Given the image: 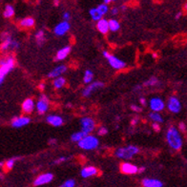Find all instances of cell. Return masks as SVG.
<instances>
[{
	"instance_id": "cell-1",
	"label": "cell",
	"mask_w": 187,
	"mask_h": 187,
	"mask_svg": "<svg viewBox=\"0 0 187 187\" xmlns=\"http://www.w3.org/2000/svg\"><path fill=\"white\" fill-rule=\"evenodd\" d=\"M166 140L169 144V146L171 147L172 149L179 151L181 147H182V139L181 136L179 132V130L174 127L171 126L166 133Z\"/></svg>"
},
{
	"instance_id": "cell-2",
	"label": "cell",
	"mask_w": 187,
	"mask_h": 187,
	"mask_svg": "<svg viewBox=\"0 0 187 187\" xmlns=\"http://www.w3.org/2000/svg\"><path fill=\"white\" fill-rule=\"evenodd\" d=\"M15 66H16V60L11 56L1 60V63H0V83L1 84L3 83L5 77L11 71H12Z\"/></svg>"
},
{
	"instance_id": "cell-3",
	"label": "cell",
	"mask_w": 187,
	"mask_h": 187,
	"mask_svg": "<svg viewBox=\"0 0 187 187\" xmlns=\"http://www.w3.org/2000/svg\"><path fill=\"white\" fill-rule=\"evenodd\" d=\"M139 152V148L135 145H128L122 148H118L115 152V156L118 158L122 159H131L134 156Z\"/></svg>"
},
{
	"instance_id": "cell-4",
	"label": "cell",
	"mask_w": 187,
	"mask_h": 187,
	"mask_svg": "<svg viewBox=\"0 0 187 187\" xmlns=\"http://www.w3.org/2000/svg\"><path fill=\"white\" fill-rule=\"evenodd\" d=\"M98 144H99L98 139L96 137L90 136V135H87L85 138H83L81 140H79L77 142L79 148H81L83 150H87V151L96 149L98 146Z\"/></svg>"
},
{
	"instance_id": "cell-5",
	"label": "cell",
	"mask_w": 187,
	"mask_h": 187,
	"mask_svg": "<svg viewBox=\"0 0 187 187\" xmlns=\"http://www.w3.org/2000/svg\"><path fill=\"white\" fill-rule=\"evenodd\" d=\"M102 53H103L104 57L108 60V62H109V64H110V66L112 67V68H114L116 70H122L126 67V63L124 61L117 58L114 55H111V53L108 52L107 51H103Z\"/></svg>"
},
{
	"instance_id": "cell-6",
	"label": "cell",
	"mask_w": 187,
	"mask_h": 187,
	"mask_svg": "<svg viewBox=\"0 0 187 187\" xmlns=\"http://www.w3.org/2000/svg\"><path fill=\"white\" fill-rule=\"evenodd\" d=\"M80 124H81V130L87 134L92 133L96 128L95 120L91 117H82L80 119Z\"/></svg>"
},
{
	"instance_id": "cell-7",
	"label": "cell",
	"mask_w": 187,
	"mask_h": 187,
	"mask_svg": "<svg viewBox=\"0 0 187 187\" xmlns=\"http://www.w3.org/2000/svg\"><path fill=\"white\" fill-rule=\"evenodd\" d=\"M35 107H36V110H37L38 114H40V115L45 114L49 108V99L47 98V97L44 95L40 96Z\"/></svg>"
},
{
	"instance_id": "cell-8",
	"label": "cell",
	"mask_w": 187,
	"mask_h": 187,
	"mask_svg": "<svg viewBox=\"0 0 187 187\" xmlns=\"http://www.w3.org/2000/svg\"><path fill=\"white\" fill-rule=\"evenodd\" d=\"M167 107H168V110H169L171 113H174V114H178V113H180V110H181L180 101L176 97H171V98L168 99Z\"/></svg>"
},
{
	"instance_id": "cell-9",
	"label": "cell",
	"mask_w": 187,
	"mask_h": 187,
	"mask_svg": "<svg viewBox=\"0 0 187 187\" xmlns=\"http://www.w3.org/2000/svg\"><path fill=\"white\" fill-rule=\"evenodd\" d=\"M69 30H70V23L67 20H63L62 22L58 23L55 27V29H53V33H55L56 35H57V36H62Z\"/></svg>"
},
{
	"instance_id": "cell-10",
	"label": "cell",
	"mask_w": 187,
	"mask_h": 187,
	"mask_svg": "<svg viewBox=\"0 0 187 187\" xmlns=\"http://www.w3.org/2000/svg\"><path fill=\"white\" fill-rule=\"evenodd\" d=\"M53 179V175L51 173H45L42 175H39L34 181V186H40V185H44L49 182H51Z\"/></svg>"
},
{
	"instance_id": "cell-11",
	"label": "cell",
	"mask_w": 187,
	"mask_h": 187,
	"mask_svg": "<svg viewBox=\"0 0 187 187\" xmlns=\"http://www.w3.org/2000/svg\"><path fill=\"white\" fill-rule=\"evenodd\" d=\"M31 122V118L28 116H19V117H13L11 119V126L13 128H21L26 125H28Z\"/></svg>"
},
{
	"instance_id": "cell-12",
	"label": "cell",
	"mask_w": 187,
	"mask_h": 187,
	"mask_svg": "<svg viewBox=\"0 0 187 187\" xmlns=\"http://www.w3.org/2000/svg\"><path fill=\"white\" fill-rule=\"evenodd\" d=\"M150 108L155 111V112H160L164 109L165 104L163 102V100L159 98H153L150 100Z\"/></svg>"
},
{
	"instance_id": "cell-13",
	"label": "cell",
	"mask_w": 187,
	"mask_h": 187,
	"mask_svg": "<svg viewBox=\"0 0 187 187\" xmlns=\"http://www.w3.org/2000/svg\"><path fill=\"white\" fill-rule=\"evenodd\" d=\"M120 170H121L123 174H126V175H135V174L139 173V168L136 165L129 162H123L120 165Z\"/></svg>"
},
{
	"instance_id": "cell-14",
	"label": "cell",
	"mask_w": 187,
	"mask_h": 187,
	"mask_svg": "<svg viewBox=\"0 0 187 187\" xmlns=\"http://www.w3.org/2000/svg\"><path fill=\"white\" fill-rule=\"evenodd\" d=\"M103 85H104V84H103L102 82H100V81H95V82L90 83L89 86H87V87L83 90V92H82L83 97H85V98L90 97L91 94L93 93V91H95V90H97V89H99V88H102Z\"/></svg>"
},
{
	"instance_id": "cell-15",
	"label": "cell",
	"mask_w": 187,
	"mask_h": 187,
	"mask_svg": "<svg viewBox=\"0 0 187 187\" xmlns=\"http://www.w3.org/2000/svg\"><path fill=\"white\" fill-rule=\"evenodd\" d=\"M47 122L51 124L52 126L55 127H59L63 124V119L61 116L57 115H50L47 116Z\"/></svg>"
},
{
	"instance_id": "cell-16",
	"label": "cell",
	"mask_w": 187,
	"mask_h": 187,
	"mask_svg": "<svg viewBox=\"0 0 187 187\" xmlns=\"http://www.w3.org/2000/svg\"><path fill=\"white\" fill-rule=\"evenodd\" d=\"M97 174H98V169L94 166H86L81 170V172H80V175H81V177L84 179L96 176Z\"/></svg>"
},
{
	"instance_id": "cell-17",
	"label": "cell",
	"mask_w": 187,
	"mask_h": 187,
	"mask_svg": "<svg viewBox=\"0 0 187 187\" xmlns=\"http://www.w3.org/2000/svg\"><path fill=\"white\" fill-rule=\"evenodd\" d=\"M34 109V101L32 98H26L22 103V110L26 114H31Z\"/></svg>"
},
{
	"instance_id": "cell-18",
	"label": "cell",
	"mask_w": 187,
	"mask_h": 187,
	"mask_svg": "<svg viewBox=\"0 0 187 187\" xmlns=\"http://www.w3.org/2000/svg\"><path fill=\"white\" fill-rule=\"evenodd\" d=\"M97 28H98V30L101 34H107V33L109 32V30H110L109 21L106 20V19H103V18L99 19V20L98 21V23H97Z\"/></svg>"
},
{
	"instance_id": "cell-19",
	"label": "cell",
	"mask_w": 187,
	"mask_h": 187,
	"mask_svg": "<svg viewBox=\"0 0 187 187\" xmlns=\"http://www.w3.org/2000/svg\"><path fill=\"white\" fill-rule=\"evenodd\" d=\"M144 187H162L163 183L157 179H144L141 181Z\"/></svg>"
},
{
	"instance_id": "cell-20",
	"label": "cell",
	"mask_w": 187,
	"mask_h": 187,
	"mask_svg": "<svg viewBox=\"0 0 187 187\" xmlns=\"http://www.w3.org/2000/svg\"><path fill=\"white\" fill-rule=\"evenodd\" d=\"M66 70H67V68H66V66H64V65L57 66L52 71H51L48 74V76L51 77V78H57V77L60 76L62 74H64L66 72Z\"/></svg>"
},
{
	"instance_id": "cell-21",
	"label": "cell",
	"mask_w": 187,
	"mask_h": 187,
	"mask_svg": "<svg viewBox=\"0 0 187 187\" xmlns=\"http://www.w3.org/2000/svg\"><path fill=\"white\" fill-rule=\"evenodd\" d=\"M71 52V47L70 46H66L62 49H60L57 52V56H56V60H64L67 57L69 56V53Z\"/></svg>"
},
{
	"instance_id": "cell-22",
	"label": "cell",
	"mask_w": 187,
	"mask_h": 187,
	"mask_svg": "<svg viewBox=\"0 0 187 187\" xmlns=\"http://www.w3.org/2000/svg\"><path fill=\"white\" fill-rule=\"evenodd\" d=\"M89 13H90V16H91L92 19H93V20H96V21H98V20L101 19L102 16H103V15L99 11V10L98 9V7H97V8H92V9L90 10Z\"/></svg>"
},
{
	"instance_id": "cell-23",
	"label": "cell",
	"mask_w": 187,
	"mask_h": 187,
	"mask_svg": "<svg viewBox=\"0 0 187 187\" xmlns=\"http://www.w3.org/2000/svg\"><path fill=\"white\" fill-rule=\"evenodd\" d=\"M88 135L87 133H85L84 131H80V132H75L71 136V140L74 142H78L79 140H81L83 138H85Z\"/></svg>"
},
{
	"instance_id": "cell-24",
	"label": "cell",
	"mask_w": 187,
	"mask_h": 187,
	"mask_svg": "<svg viewBox=\"0 0 187 187\" xmlns=\"http://www.w3.org/2000/svg\"><path fill=\"white\" fill-rule=\"evenodd\" d=\"M34 25V19L32 17H27L20 21V26L23 28H31Z\"/></svg>"
},
{
	"instance_id": "cell-25",
	"label": "cell",
	"mask_w": 187,
	"mask_h": 187,
	"mask_svg": "<svg viewBox=\"0 0 187 187\" xmlns=\"http://www.w3.org/2000/svg\"><path fill=\"white\" fill-rule=\"evenodd\" d=\"M15 15V10H13V7L11 5H6L4 11H3V16L5 18H11Z\"/></svg>"
},
{
	"instance_id": "cell-26",
	"label": "cell",
	"mask_w": 187,
	"mask_h": 187,
	"mask_svg": "<svg viewBox=\"0 0 187 187\" xmlns=\"http://www.w3.org/2000/svg\"><path fill=\"white\" fill-rule=\"evenodd\" d=\"M52 84H53V87H55L56 89H60L66 84V79L64 77H62V76H58L55 80H53Z\"/></svg>"
},
{
	"instance_id": "cell-27",
	"label": "cell",
	"mask_w": 187,
	"mask_h": 187,
	"mask_svg": "<svg viewBox=\"0 0 187 187\" xmlns=\"http://www.w3.org/2000/svg\"><path fill=\"white\" fill-rule=\"evenodd\" d=\"M35 39L38 43V45H42L45 41V34L42 30H40L35 34Z\"/></svg>"
},
{
	"instance_id": "cell-28",
	"label": "cell",
	"mask_w": 187,
	"mask_h": 187,
	"mask_svg": "<svg viewBox=\"0 0 187 187\" xmlns=\"http://www.w3.org/2000/svg\"><path fill=\"white\" fill-rule=\"evenodd\" d=\"M149 116H150V118L153 120L154 122H157V123H162V121H163V118L162 117V116H160L159 114H158V112H153V113H151L150 115H149Z\"/></svg>"
},
{
	"instance_id": "cell-29",
	"label": "cell",
	"mask_w": 187,
	"mask_h": 187,
	"mask_svg": "<svg viewBox=\"0 0 187 187\" xmlns=\"http://www.w3.org/2000/svg\"><path fill=\"white\" fill-rule=\"evenodd\" d=\"M94 78V74L91 70H86L85 74H84V77H83V81L86 84H90L92 82V80Z\"/></svg>"
},
{
	"instance_id": "cell-30",
	"label": "cell",
	"mask_w": 187,
	"mask_h": 187,
	"mask_svg": "<svg viewBox=\"0 0 187 187\" xmlns=\"http://www.w3.org/2000/svg\"><path fill=\"white\" fill-rule=\"evenodd\" d=\"M109 27H110V31L112 32H116L117 30H119V23L117 20L116 19H110L109 20Z\"/></svg>"
},
{
	"instance_id": "cell-31",
	"label": "cell",
	"mask_w": 187,
	"mask_h": 187,
	"mask_svg": "<svg viewBox=\"0 0 187 187\" xmlns=\"http://www.w3.org/2000/svg\"><path fill=\"white\" fill-rule=\"evenodd\" d=\"M159 84V81L158 79L155 76H152L150 79H148L147 81H145L143 83L144 86H156V85H158Z\"/></svg>"
},
{
	"instance_id": "cell-32",
	"label": "cell",
	"mask_w": 187,
	"mask_h": 187,
	"mask_svg": "<svg viewBox=\"0 0 187 187\" xmlns=\"http://www.w3.org/2000/svg\"><path fill=\"white\" fill-rule=\"evenodd\" d=\"M17 159H19V157H12V158H10V159H8L7 162H5V168L7 169V170H11L12 168H13V165H15V162H16V160H17Z\"/></svg>"
},
{
	"instance_id": "cell-33",
	"label": "cell",
	"mask_w": 187,
	"mask_h": 187,
	"mask_svg": "<svg viewBox=\"0 0 187 187\" xmlns=\"http://www.w3.org/2000/svg\"><path fill=\"white\" fill-rule=\"evenodd\" d=\"M98 9L99 10V11L102 13L103 16H104V15H106V13L108 12V11H109V9H108V6H107V4H105V3L98 5Z\"/></svg>"
},
{
	"instance_id": "cell-34",
	"label": "cell",
	"mask_w": 187,
	"mask_h": 187,
	"mask_svg": "<svg viewBox=\"0 0 187 187\" xmlns=\"http://www.w3.org/2000/svg\"><path fill=\"white\" fill-rule=\"evenodd\" d=\"M75 185V182L74 180H67L65 182L62 183L61 187H74Z\"/></svg>"
},
{
	"instance_id": "cell-35",
	"label": "cell",
	"mask_w": 187,
	"mask_h": 187,
	"mask_svg": "<svg viewBox=\"0 0 187 187\" xmlns=\"http://www.w3.org/2000/svg\"><path fill=\"white\" fill-rule=\"evenodd\" d=\"M108 133V130H107L105 127H99L98 130V134L99 136H104L106 134Z\"/></svg>"
},
{
	"instance_id": "cell-36",
	"label": "cell",
	"mask_w": 187,
	"mask_h": 187,
	"mask_svg": "<svg viewBox=\"0 0 187 187\" xmlns=\"http://www.w3.org/2000/svg\"><path fill=\"white\" fill-rule=\"evenodd\" d=\"M131 109L134 112H137V113L141 112V108H140V107H139V106H137V105H131Z\"/></svg>"
},
{
	"instance_id": "cell-37",
	"label": "cell",
	"mask_w": 187,
	"mask_h": 187,
	"mask_svg": "<svg viewBox=\"0 0 187 187\" xmlns=\"http://www.w3.org/2000/svg\"><path fill=\"white\" fill-rule=\"evenodd\" d=\"M70 18H71L70 12H69V11H65V12L63 13V20H67V21H68Z\"/></svg>"
},
{
	"instance_id": "cell-38",
	"label": "cell",
	"mask_w": 187,
	"mask_h": 187,
	"mask_svg": "<svg viewBox=\"0 0 187 187\" xmlns=\"http://www.w3.org/2000/svg\"><path fill=\"white\" fill-rule=\"evenodd\" d=\"M67 159H68V157H59L58 159H57V160H56L55 163H60V162H66Z\"/></svg>"
},
{
	"instance_id": "cell-39",
	"label": "cell",
	"mask_w": 187,
	"mask_h": 187,
	"mask_svg": "<svg viewBox=\"0 0 187 187\" xmlns=\"http://www.w3.org/2000/svg\"><path fill=\"white\" fill-rule=\"evenodd\" d=\"M179 130L181 131V132H185L186 131V126H185V124L183 122H180L179 124Z\"/></svg>"
},
{
	"instance_id": "cell-40",
	"label": "cell",
	"mask_w": 187,
	"mask_h": 187,
	"mask_svg": "<svg viewBox=\"0 0 187 187\" xmlns=\"http://www.w3.org/2000/svg\"><path fill=\"white\" fill-rule=\"evenodd\" d=\"M152 126H153V129L156 130L157 132H159V131H160V127H159V124H157V122H154Z\"/></svg>"
},
{
	"instance_id": "cell-41",
	"label": "cell",
	"mask_w": 187,
	"mask_h": 187,
	"mask_svg": "<svg viewBox=\"0 0 187 187\" xmlns=\"http://www.w3.org/2000/svg\"><path fill=\"white\" fill-rule=\"evenodd\" d=\"M117 12H118V9H117V8H116V7H114V8L111 10V13H112V16H116V15H117Z\"/></svg>"
},
{
	"instance_id": "cell-42",
	"label": "cell",
	"mask_w": 187,
	"mask_h": 187,
	"mask_svg": "<svg viewBox=\"0 0 187 187\" xmlns=\"http://www.w3.org/2000/svg\"><path fill=\"white\" fill-rule=\"evenodd\" d=\"M48 143H49L50 145H53V144L57 143V139H49Z\"/></svg>"
},
{
	"instance_id": "cell-43",
	"label": "cell",
	"mask_w": 187,
	"mask_h": 187,
	"mask_svg": "<svg viewBox=\"0 0 187 187\" xmlns=\"http://www.w3.org/2000/svg\"><path fill=\"white\" fill-rule=\"evenodd\" d=\"M139 102H140V104L143 105V106L146 105V99H145L144 98H139Z\"/></svg>"
},
{
	"instance_id": "cell-44",
	"label": "cell",
	"mask_w": 187,
	"mask_h": 187,
	"mask_svg": "<svg viewBox=\"0 0 187 187\" xmlns=\"http://www.w3.org/2000/svg\"><path fill=\"white\" fill-rule=\"evenodd\" d=\"M138 121H139L138 118H134V119L131 120V124H132V125H136V124L138 123Z\"/></svg>"
},
{
	"instance_id": "cell-45",
	"label": "cell",
	"mask_w": 187,
	"mask_h": 187,
	"mask_svg": "<svg viewBox=\"0 0 187 187\" xmlns=\"http://www.w3.org/2000/svg\"><path fill=\"white\" fill-rule=\"evenodd\" d=\"M180 16H181V12H178L176 15V19H180Z\"/></svg>"
},
{
	"instance_id": "cell-46",
	"label": "cell",
	"mask_w": 187,
	"mask_h": 187,
	"mask_svg": "<svg viewBox=\"0 0 187 187\" xmlns=\"http://www.w3.org/2000/svg\"><path fill=\"white\" fill-rule=\"evenodd\" d=\"M53 4H55V6H58L59 5V0H53Z\"/></svg>"
},
{
	"instance_id": "cell-47",
	"label": "cell",
	"mask_w": 187,
	"mask_h": 187,
	"mask_svg": "<svg viewBox=\"0 0 187 187\" xmlns=\"http://www.w3.org/2000/svg\"><path fill=\"white\" fill-rule=\"evenodd\" d=\"M44 88H45V85H44L43 83L39 84V89H40V90H44Z\"/></svg>"
},
{
	"instance_id": "cell-48",
	"label": "cell",
	"mask_w": 187,
	"mask_h": 187,
	"mask_svg": "<svg viewBox=\"0 0 187 187\" xmlns=\"http://www.w3.org/2000/svg\"><path fill=\"white\" fill-rule=\"evenodd\" d=\"M140 88H141V86H139V85H137V87L134 88V91H138V90H139Z\"/></svg>"
},
{
	"instance_id": "cell-49",
	"label": "cell",
	"mask_w": 187,
	"mask_h": 187,
	"mask_svg": "<svg viewBox=\"0 0 187 187\" xmlns=\"http://www.w3.org/2000/svg\"><path fill=\"white\" fill-rule=\"evenodd\" d=\"M105 4H109L110 2H112V0H103Z\"/></svg>"
},
{
	"instance_id": "cell-50",
	"label": "cell",
	"mask_w": 187,
	"mask_h": 187,
	"mask_svg": "<svg viewBox=\"0 0 187 187\" xmlns=\"http://www.w3.org/2000/svg\"><path fill=\"white\" fill-rule=\"evenodd\" d=\"M144 169H145L144 167H141V168H139V173H142V172H144Z\"/></svg>"
},
{
	"instance_id": "cell-51",
	"label": "cell",
	"mask_w": 187,
	"mask_h": 187,
	"mask_svg": "<svg viewBox=\"0 0 187 187\" xmlns=\"http://www.w3.org/2000/svg\"><path fill=\"white\" fill-rule=\"evenodd\" d=\"M184 9H185L186 11H187V3H186V4L184 5Z\"/></svg>"
},
{
	"instance_id": "cell-52",
	"label": "cell",
	"mask_w": 187,
	"mask_h": 187,
	"mask_svg": "<svg viewBox=\"0 0 187 187\" xmlns=\"http://www.w3.org/2000/svg\"><path fill=\"white\" fill-rule=\"evenodd\" d=\"M112 1H116V0H112Z\"/></svg>"
}]
</instances>
